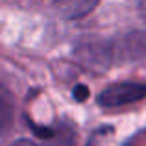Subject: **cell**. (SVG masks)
I'll list each match as a JSON object with an SVG mask.
<instances>
[{"label":"cell","instance_id":"3","mask_svg":"<svg viewBox=\"0 0 146 146\" xmlns=\"http://www.w3.org/2000/svg\"><path fill=\"white\" fill-rule=\"evenodd\" d=\"M139 13L143 17V21L146 22V0H139Z\"/></svg>","mask_w":146,"mask_h":146},{"label":"cell","instance_id":"1","mask_svg":"<svg viewBox=\"0 0 146 146\" xmlns=\"http://www.w3.org/2000/svg\"><path fill=\"white\" fill-rule=\"evenodd\" d=\"M143 98H146V83L124 82L107 87L98 96V104L104 107H122L128 104L139 102Z\"/></svg>","mask_w":146,"mask_h":146},{"label":"cell","instance_id":"4","mask_svg":"<svg viewBox=\"0 0 146 146\" xmlns=\"http://www.w3.org/2000/svg\"><path fill=\"white\" fill-rule=\"evenodd\" d=\"M11 146H35L32 143V141H28V139H21V141H17V143H13Z\"/></svg>","mask_w":146,"mask_h":146},{"label":"cell","instance_id":"5","mask_svg":"<svg viewBox=\"0 0 146 146\" xmlns=\"http://www.w3.org/2000/svg\"><path fill=\"white\" fill-rule=\"evenodd\" d=\"M76 96H78V98L87 96V89H83V87H78V89H76Z\"/></svg>","mask_w":146,"mask_h":146},{"label":"cell","instance_id":"2","mask_svg":"<svg viewBox=\"0 0 146 146\" xmlns=\"http://www.w3.org/2000/svg\"><path fill=\"white\" fill-rule=\"evenodd\" d=\"M56 11L65 19H82L96 7L98 0H52Z\"/></svg>","mask_w":146,"mask_h":146}]
</instances>
